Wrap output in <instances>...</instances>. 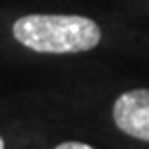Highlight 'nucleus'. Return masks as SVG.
<instances>
[{
	"instance_id": "obj_2",
	"label": "nucleus",
	"mask_w": 149,
	"mask_h": 149,
	"mask_svg": "<svg viewBox=\"0 0 149 149\" xmlns=\"http://www.w3.org/2000/svg\"><path fill=\"white\" fill-rule=\"evenodd\" d=\"M112 118L124 135L149 143V89H130L118 95Z\"/></svg>"
},
{
	"instance_id": "obj_3",
	"label": "nucleus",
	"mask_w": 149,
	"mask_h": 149,
	"mask_svg": "<svg viewBox=\"0 0 149 149\" xmlns=\"http://www.w3.org/2000/svg\"><path fill=\"white\" fill-rule=\"evenodd\" d=\"M56 149H95V147H91L87 143H79V141H64V143H60Z\"/></svg>"
},
{
	"instance_id": "obj_1",
	"label": "nucleus",
	"mask_w": 149,
	"mask_h": 149,
	"mask_svg": "<svg viewBox=\"0 0 149 149\" xmlns=\"http://www.w3.org/2000/svg\"><path fill=\"white\" fill-rule=\"evenodd\" d=\"M13 37L37 54H79L102 42V29L83 15H25L13 23Z\"/></svg>"
},
{
	"instance_id": "obj_4",
	"label": "nucleus",
	"mask_w": 149,
	"mask_h": 149,
	"mask_svg": "<svg viewBox=\"0 0 149 149\" xmlns=\"http://www.w3.org/2000/svg\"><path fill=\"white\" fill-rule=\"evenodd\" d=\"M0 149H4V139L0 137Z\"/></svg>"
}]
</instances>
